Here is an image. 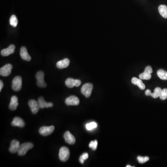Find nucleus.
Here are the masks:
<instances>
[{
    "label": "nucleus",
    "mask_w": 167,
    "mask_h": 167,
    "mask_svg": "<svg viewBox=\"0 0 167 167\" xmlns=\"http://www.w3.org/2000/svg\"><path fill=\"white\" fill-rule=\"evenodd\" d=\"M59 158L60 161L63 162L67 161L70 156V151L66 147H62L60 148L59 151Z\"/></svg>",
    "instance_id": "obj_2"
},
{
    "label": "nucleus",
    "mask_w": 167,
    "mask_h": 167,
    "mask_svg": "<svg viewBox=\"0 0 167 167\" xmlns=\"http://www.w3.org/2000/svg\"><path fill=\"white\" fill-rule=\"evenodd\" d=\"M55 130L54 126H43L39 130V133L42 136H48L52 133Z\"/></svg>",
    "instance_id": "obj_6"
},
{
    "label": "nucleus",
    "mask_w": 167,
    "mask_h": 167,
    "mask_svg": "<svg viewBox=\"0 0 167 167\" xmlns=\"http://www.w3.org/2000/svg\"><path fill=\"white\" fill-rule=\"evenodd\" d=\"M34 145L31 143H24L20 146L18 151V154L20 156L25 155L28 151L32 149Z\"/></svg>",
    "instance_id": "obj_1"
},
{
    "label": "nucleus",
    "mask_w": 167,
    "mask_h": 167,
    "mask_svg": "<svg viewBox=\"0 0 167 167\" xmlns=\"http://www.w3.org/2000/svg\"><path fill=\"white\" fill-rule=\"evenodd\" d=\"M38 103L39 104V107L41 109L52 107L53 106V104L52 103L46 102L43 97H40L39 98Z\"/></svg>",
    "instance_id": "obj_16"
},
{
    "label": "nucleus",
    "mask_w": 167,
    "mask_h": 167,
    "mask_svg": "<svg viewBox=\"0 0 167 167\" xmlns=\"http://www.w3.org/2000/svg\"><path fill=\"white\" fill-rule=\"evenodd\" d=\"M131 82L132 84L138 86L139 88L141 90H144L145 88V86L140 79H138L137 78H133L131 79Z\"/></svg>",
    "instance_id": "obj_20"
},
{
    "label": "nucleus",
    "mask_w": 167,
    "mask_h": 167,
    "mask_svg": "<svg viewBox=\"0 0 167 167\" xmlns=\"http://www.w3.org/2000/svg\"><path fill=\"white\" fill-rule=\"evenodd\" d=\"M28 105L32 113L35 114L38 112L40 108L38 102H36L35 100H30L28 102Z\"/></svg>",
    "instance_id": "obj_10"
},
{
    "label": "nucleus",
    "mask_w": 167,
    "mask_h": 167,
    "mask_svg": "<svg viewBox=\"0 0 167 167\" xmlns=\"http://www.w3.org/2000/svg\"><path fill=\"white\" fill-rule=\"evenodd\" d=\"M20 55L22 59L27 61H29L31 59V57L28 53L27 48L24 46H22L20 50Z\"/></svg>",
    "instance_id": "obj_15"
},
{
    "label": "nucleus",
    "mask_w": 167,
    "mask_h": 167,
    "mask_svg": "<svg viewBox=\"0 0 167 167\" xmlns=\"http://www.w3.org/2000/svg\"><path fill=\"white\" fill-rule=\"evenodd\" d=\"M15 47L14 45H11L8 48L4 49L1 50V54L3 56H8L10 55L13 54L15 51Z\"/></svg>",
    "instance_id": "obj_14"
},
{
    "label": "nucleus",
    "mask_w": 167,
    "mask_h": 167,
    "mask_svg": "<svg viewBox=\"0 0 167 167\" xmlns=\"http://www.w3.org/2000/svg\"><path fill=\"white\" fill-rule=\"evenodd\" d=\"M144 72H147L148 73H150V74H151L153 72V70H152V68L150 66H148L145 68V70H144Z\"/></svg>",
    "instance_id": "obj_30"
},
{
    "label": "nucleus",
    "mask_w": 167,
    "mask_h": 167,
    "mask_svg": "<svg viewBox=\"0 0 167 167\" xmlns=\"http://www.w3.org/2000/svg\"><path fill=\"white\" fill-rule=\"evenodd\" d=\"M97 140L94 141H91L90 143L89 147L90 148H92L93 150H96L97 148Z\"/></svg>",
    "instance_id": "obj_29"
},
{
    "label": "nucleus",
    "mask_w": 167,
    "mask_h": 167,
    "mask_svg": "<svg viewBox=\"0 0 167 167\" xmlns=\"http://www.w3.org/2000/svg\"><path fill=\"white\" fill-rule=\"evenodd\" d=\"M36 78L37 79V85L38 86L41 88H45L46 84L44 81V73L43 72L40 71L36 73Z\"/></svg>",
    "instance_id": "obj_5"
},
{
    "label": "nucleus",
    "mask_w": 167,
    "mask_h": 167,
    "mask_svg": "<svg viewBox=\"0 0 167 167\" xmlns=\"http://www.w3.org/2000/svg\"><path fill=\"white\" fill-rule=\"evenodd\" d=\"M69 59H65L58 61L56 64V66L59 69L65 68L69 66Z\"/></svg>",
    "instance_id": "obj_19"
},
{
    "label": "nucleus",
    "mask_w": 167,
    "mask_h": 167,
    "mask_svg": "<svg viewBox=\"0 0 167 167\" xmlns=\"http://www.w3.org/2000/svg\"><path fill=\"white\" fill-rule=\"evenodd\" d=\"M13 66L11 64H8L0 69V75L2 76L7 77L11 73L12 69Z\"/></svg>",
    "instance_id": "obj_8"
},
{
    "label": "nucleus",
    "mask_w": 167,
    "mask_h": 167,
    "mask_svg": "<svg viewBox=\"0 0 167 167\" xmlns=\"http://www.w3.org/2000/svg\"><path fill=\"white\" fill-rule=\"evenodd\" d=\"M22 87V79L20 76H16L13 79L12 81V89L15 91L18 92L21 90Z\"/></svg>",
    "instance_id": "obj_3"
},
{
    "label": "nucleus",
    "mask_w": 167,
    "mask_h": 167,
    "mask_svg": "<svg viewBox=\"0 0 167 167\" xmlns=\"http://www.w3.org/2000/svg\"><path fill=\"white\" fill-rule=\"evenodd\" d=\"M81 82L79 79H74L72 78L66 79L65 81V84L68 88H72L74 86L79 87L81 85Z\"/></svg>",
    "instance_id": "obj_7"
},
{
    "label": "nucleus",
    "mask_w": 167,
    "mask_h": 167,
    "mask_svg": "<svg viewBox=\"0 0 167 167\" xmlns=\"http://www.w3.org/2000/svg\"><path fill=\"white\" fill-rule=\"evenodd\" d=\"M3 87V83L1 80L0 81V92L1 91Z\"/></svg>",
    "instance_id": "obj_31"
},
{
    "label": "nucleus",
    "mask_w": 167,
    "mask_h": 167,
    "mask_svg": "<svg viewBox=\"0 0 167 167\" xmlns=\"http://www.w3.org/2000/svg\"><path fill=\"white\" fill-rule=\"evenodd\" d=\"M157 74L160 79L162 80H167V72L164 70H159L157 72Z\"/></svg>",
    "instance_id": "obj_22"
},
{
    "label": "nucleus",
    "mask_w": 167,
    "mask_h": 167,
    "mask_svg": "<svg viewBox=\"0 0 167 167\" xmlns=\"http://www.w3.org/2000/svg\"><path fill=\"white\" fill-rule=\"evenodd\" d=\"M65 103L67 106H78L79 104V100L75 96H71L66 99Z\"/></svg>",
    "instance_id": "obj_9"
},
{
    "label": "nucleus",
    "mask_w": 167,
    "mask_h": 167,
    "mask_svg": "<svg viewBox=\"0 0 167 167\" xmlns=\"http://www.w3.org/2000/svg\"><path fill=\"white\" fill-rule=\"evenodd\" d=\"M10 24L13 27H16L18 24L17 18L15 15H12L11 16L9 20Z\"/></svg>",
    "instance_id": "obj_24"
},
{
    "label": "nucleus",
    "mask_w": 167,
    "mask_h": 167,
    "mask_svg": "<svg viewBox=\"0 0 167 167\" xmlns=\"http://www.w3.org/2000/svg\"><path fill=\"white\" fill-rule=\"evenodd\" d=\"M64 138L65 141L69 144L72 145L75 143V138L69 131L65 132L64 135Z\"/></svg>",
    "instance_id": "obj_11"
},
{
    "label": "nucleus",
    "mask_w": 167,
    "mask_h": 167,
    "mask_svg": "<svg viewBox=\"0 0 167 167\" xmlns=\"http://www.w3.org/2000/svg\"><path fill=\"white\" fill-rule=\"evenodd\" d=\"M97 127V124L96 123H95L94 122L89 123V124L86 125V128L87 130H93L94 128H96Z\"/></svg>",
    "instance_id": "obj_25"
},
{
    "label": "nucleus",
    "mask_w": 167,
    "mask_h": 167,
    "mask_svg": "<svg viewBox=\"0 0 167 167\" xmlns=\"http://www.w3.org/2000/svg\"><path fill=\"white\" fill-rule=\"evenodd\" d=\"M12 126H17L19 127L23 128L25 126V123L24 121L19 117H15L14 118L13 121L11 123Z\"/></svg>",
    "instance_id": "obj_17"
},
{
    "label": "nucleus",
    "mask_w": 167,
    "mask_h": 167,
    "mask_svg": "<svg viewBox=\"0 0 167 167\" xmlns=\"http://www.w3.org/2000/svg\"><path fill=\"white\" fill-rule=\"evenodd\" d=\"M20 144L19 141H18L14 140L11 141L10 144V146L9 148V152L11 153H16L18 152L19 148H20Z\"/></svg>",
    "instance_id": "obj_13"
},
{
    "label": "nucleus",
    "mask_w": 167,
    "mask_h": 167,
    "mask_svg": "<svg viewBox=\"0 0 167 167\" xmlns=\"http://www.w3.org/2000/svg\"><path fill=\"white\" fill-rule=\"evenodd\" d=\"M18 106V97L15 96L12 97L10 103L9 104V108L11 110H15Z\"/></svg>",
    "instance_id": "obj_18"
},
{
    "label": "nucleus",
    "mask_w": 167,
    "mask_h": 167,
    "mask_svg": "<svg viewBox=\"0 0 167 167\" xmlns=\"http://www.w3.org/2000/svg\"><path fill=\"white\" fill-rule=\"evenodd\" d=\"M139 77L141 79L144 80H149L151 78V75L150 73H148L147 72H144L143 73L140 74Z\"/></svg>",
    "instance_id": "obj_23"
},
{
    "label": "nucleus",
    "mask_w": 167,
    "mask_h": 167,
    "mask_svg": "<svg viewBox=\"0 0 167 167\" xmlns=\"http://www.w3.org/2000/svg\"><path fill=\"white\" fill-rule=\"evenodd\" d=\"M161 90H161V88H159V87H157V88H155V89L154 90V92L152 93L151 92L150 90H146V92H145V95H146V96H151L152 97H153V98H154V99H157V97H160Z\"/></svg>",
    "instance_id": "obj_12"
},
{
    "label": "nucleus",
    "mask_w": 167,
    "mask_h": 167,
    "mask_svg": "<svg viewBox=\"0 0 167 167\" xmlns=\"http://www.w3.org/2000/svg\"><path fill=\"white\" fill-rule=\"evenodd\" d=\"M88 157H89V155H88V153H84L79 157V162L81 164H83L84 163L85 160H86L88 158Z\"/></svg>",
    "instance_id": "obj_28"
},
{
    "label": "nucleus",
    "mask_w": 167,
    "mask_h": 167,
    "mask_svg": "<svg viewBox=\"0 0 167 167\" xmlns=\"http://www.w3.org/2000/svg\"><path fill=\"white\" fill-rule=\"evenodd\" d=\"M132 167V166H130V165H127V166H126V167Z\"/></svg>",
    "instance_id": "obj_32"
},
{
    "label": "nucleus",
    "mask_w": 167,
    "mask_h": 167,
    "mask_svg": "<svg viewBox=\"0 0 167 167\" xmlns=\"http://www.w3.org/2000/svg\"><path fill=\"white\" fill-rule=\"evenodd\" d=\"M159 13L162 17L167 18V7L164 5H161L158 8Z\"/></svg>",
    "instance_id": "obj_21"
},
{
    "label": "nucleus",
    "mask_w": 167,
    "mask_h": 167,
    "mask_svg": "<svg viewBox=\"0 0 167 167\" xmlns=\"http://www.w3.org/2000/svg\"><path fill=\"white\" fill-rule=\"evenodd\" d=\"M137 159L140 164H144L148 161L149 160V157H143L141 156H138Z\"/></svg>",
    "instance_id": "obj_27"
},
{
    "label": "nucleus",
    "mask_w": 167,
    "mask_h": 167,
    "mask_svg": "<svg viewBox=\"0 0 167 167\" xmlns=\"http://www.w3.org/2000/svg\"><path fill=\"white\" fill-rule=\"evenodd\" d=\"M93 89V85L90 83H86L81 88V93L86 97H90Z\"/></svg>",
    "instance_id": "obj_4"
},
{
    "label": "nucleus",
    "mask_w": 167,
    "mask_h": 167,
    "mask_svg": "<svg viewBox=\"0 0 167 167\" xmlns=\"http://www.w3.org/2000/svg\"><path fill=\"white\" fill-rule=\"evenodd\" d=\"M159 97L160 99L162 100H164L167 99V89H164L161 90Z\"/></svg>",
    "instance_id": "obj_26"
}]
</instances>
